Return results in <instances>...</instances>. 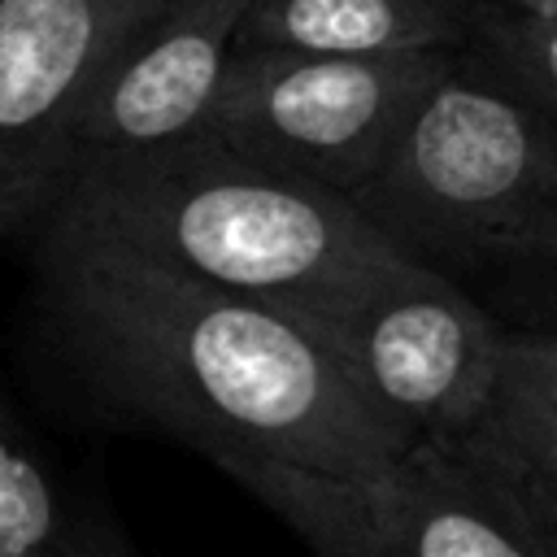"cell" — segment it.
<instances>
[{
	"instance_id": "obj_4",
	"label": "cell",
	"mask_w": 557,
	"mask_h": 557,
	"mask_svg": "<svg viewBox=\"0 0 557 557\" xmlns=\"http://www.w3.org/2000/svg\"><path fill=\"white\" fill-rule=\"evenodd\" d=\"M453 57L457 48L296 52L235 44L200 131L257 165L357 196Z\"/></svg>"
},
{
	"instance_id": "obj_2",
	"label": "cell",
	"mask_w": 557,
	"mask_h": 557,
	"mask_svg": "<svg viewBox=\"0 0 557 557\" xmlns=\"http://www.w3.org/2000/svg\"><path fill=\"white\" fill-rule=\"evenodd\" d=\"M44 226L122 244L313 335L422 265L352 196L257 165L205 131L78 165Z\"/></svg>"
},
{
	"instance_id": "obj_1",
	"label": "cell",
	"mask_w": 557,
	"mask_h": 557,
	"mask_svg": "<svg viewBox=\"0 0 557 557\" xmlns=\"http://www.w3.org/2000/svg\"><path fill=\"white\" fill-rule=\"evenodd\" d=\"M39 257L48 313L91 387L209 461L383 479L413 448L305 322L61 226H44Z\"/></svg>"
},
{
	"instance_id": "obj_16",
	"label": "cell",
	"mask_w": 557,
	"mask_h": 557,
	"mask_svg": "<svg viewBox=\"0 0 557 557\" xmlns=\"http://www.w3.org/2000/svg\"><path fill=\"white\" fill-rule=\"evenodd\" d=\"M487 444H492V440H487ZM513 461H518V457H513ZM522 466H527L535 479H544V483H553V487H557V453L535 457V461H522Z\"/></svg>"
},
{
	"instance_id": "obj_12",
	"label": "cell",
	"mask_w": 557,
	"mask_h": 557,
	"mask_svg": "<svg viewBox=\"0 0 557 557\" xmlns=\"http://www.w3.org/2000/svg\"><path fill=\"white\" fill-rule=\"evenodd\" d=\"M0 557H74V522L61 509L57 483L0 400Z\"/></svg>"
},
{
	"instance_id": "obj_13",
	"label": "cell",
	"mask_w": 557,
	"mask_h": 557,
	"mask_svg": "<svg viewBox=\"0 0 557 557\" xmlns=\"http://www.w3.org/2000/svg\"><path fill=\"white\" fill-rule=\"evenodd\" d=\"M466 48L557 117V17L509 0H461Z\"/></svg>"
},
{
	"instance_id": "obj_9",
	"label": "cell",
	"mask_w": 557,
	"mask_h": 557,
	"mask_svg": "<svg viewBox=\"0 0 557 557\" xmlns=\"http://www.w3.org/2000/svg\"><path fill=\"white\" fill-rule=\"evenodd\" d=\"M239 48L422 52L466 48L461 0H252Z\"/></svg>"
},
{
	"instance_id": "obj_5",
	"label": "cell",
	"mask_w": 557,
	"mask_h": 557,
	"mask_svg": "<svg viewBox=\"0 0 557 557\" xmlns=\"http://www.w3.org/2000/svg\"><path fill=\"white\" fill-rule=\"evenodd\" d=\"M374 409L413 444L483 422L505 331L448 270L413 265L318 335Z\"/></svg>"
},
{
	"instance_id": "obj_17",
	"label": "cell",
	"mask_w": 557,
	"mask_h": 557,
	"mask_svg": "<svg viewBox=\"0 0 557 557\" xmlns=\"http://www.w3.org/2000/svg\"><path fill=\"white\" fill-rule=\"evenodd\" d=\"M509 4H522V9H535V13L557 17V0H509Z\"/></svg>"
},
{
	"instance_id": "obj_15",
	"label": "cell",
	"mask_w": 557,
	"mask_h": 557,
	"mask_svg": "<svg viewBox=\"0 0 557 557\" xmlns=\"http://www.w3.org/2000/svg\"><path fill=\"white\" fill-rule=\"evenodd\" d=\"M522 466V461H518ZM527 470V466H522ZM527 479H531V496H535V505H540V513H544V522L553 527V535H557V487L553 483H544V479H535L531 470H527Z\"/></svg>"
},
{
	"instance_id": "obj_3",
	"label": "cell",
	"mask_w": 557,
	"mask_h": 557,
	"mask_svg": "<svg viewBox=\"0 0 557 557\" xmlns=\"http://www.w3.org/2000/svg\"><path fill=\"white\" fill-rule=\"evenodd\" d=\"M352 205L435 270L557 265V117L457 48Z\"/></svg>"
},
{
	"instance_id": "obj_10",
	"label": "cell",
	"mask_w": 557,
	"mask_h": 557,
	"mask_svg": "<svg viewBox=\"0 0 557 557\" xmlns=\"http://www.w3.org/2000/svg\"><path fill=\"white\" fill-rule=\"evenodd\" d=\"M213 466L287 522L313 557H400L379 527L370 479L322 474L274 457H218Z\"/></svg>"
},
{
	"instance_id": "obj_7",
	"label": "cell",
	"mask_w": 557,
	"mask_h": 557,
	"mask_svg": "<svg viewBox=\"0 0 557 557\" xmlns=\"http://www.w3.org/2000/svg\"><path fill=\"white\" fill-rule=\"evenodd\" d=\"M248 4L252 0H157L91 83L70 131V174L96 157L196 135Z\"/></svg>"
},
{
	"instance_id": "obj_6",
	"label": "cell",
	"mask_w": 557,
	"mask_h": 557,
	"mask_svg": "<svg viewBox=\"0 0 557 557\" xmlns=\"http://www.w3.org/2000/svg\"><path fill=\"white\" fill-rule=\"evenodd\" d=\"M157 0H0V239L44 222L109 52Z\"/></svg>"
},
{
	"instance_id": "obj_14",
	"label": "cell",
	"mask_w": 557,
	"mask_h": 557,
	"mask_svg": "<svg viewBox=\"0 0 557 557\" xmlns=\"http://www.w3.org/2000/svg\"><path fill=\"white\" fill-rule=\"evenodd\" d=\"M74 557H135V553L104 518H78L74 522Z\"/></svg>"
},
{
	"instance_id": "obj_11",
	"label": "cell",
	"mask_w": 557,
	"mask_h": 557,
	"mask_svg": "<svg viewBox=\"0 0 557 557\" xmlns=\"http://www.w3.org/2000/svg\"><path fill=\"white\" fill-rule=\"evenodd\" d=\"M470 435L518 461L557 453V335H505L483 422Z\"/></svg>"
},
{
	"instance_id": "obj_8",
	"label": "cell",
	"mask_w": 557,
	"mask_h": 557,
	"mask_svg": "<svg viewBox=\"0 0 557 557\" xmlns=\"http://www.w3.org/2000/svg\"><path fill=\"white\" fill-rule=\"evenodd\" d=\"M366 487L400 557H557L527 470L483 435L422 440Z\"/></svg>"
}]
</instances>
